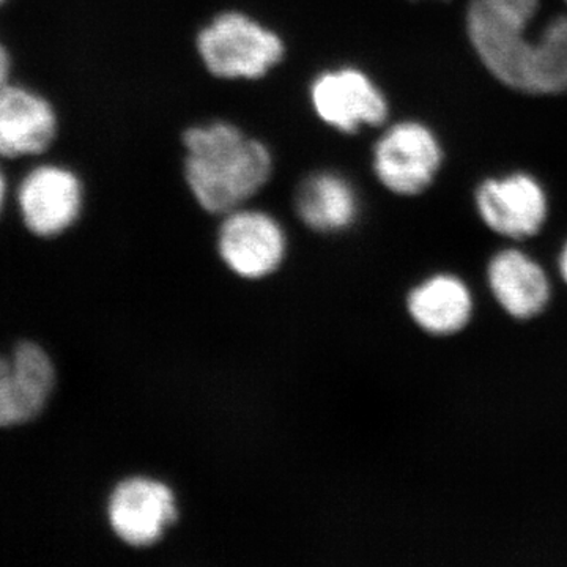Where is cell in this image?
I'll return each mask as SVG.
<instances>
[{
  "mask_svg": "<svg viewBox=\"0 0 567 567\" xmlns=\"http://www.w3.org/2000/svg\"><path fill=\"white\" fill-rule=\"evenodd\" d=\"M539 0H472L468 35L488 71L516 91H567V17L533 33Z\"/></svg>",
  "mask_w": 567,
  "mask_h": 567,
  "instance_id": "1",
  "label": "cell"
},
{
  "mask_svg": "<svg viewBox=\"0 0 567 567\" xmlns=\"http://www.w3.org/2000/svg\"><path fill=\"white\" fill-rule=\"evenodd\" d=\"M183 145L186 183L197 204L215 215L244 207L274 174L267 145L229 122L192 126Z\"/></svg>",
  "mask_w": 567,
  "mask_h": 567,
  "instance_id": "2",
  "label": "cell"
},
{
  "mask_svg": "<svg viewBox=\"0 0 567 567\" xmlns=\"http://www.w3.org/2000/svg\"><path fill=\"white\" fill-rule=\"evenodd\" d=\"M196 44L205 69L227 81L260 80L286 55L281 35L241 11L213 18Z\"/></svg>",
  "mask_w": 567,
  "mask_h": 567,
  "instance_id": "3",
  "label": "cell"
},
{
  "mask_svg": "<svg viewBox=\"0 0 567 567\" xmlns=\"http://www.w3.org/2000/svg\"><path fill=\"white\" fill-rule=\"evenodd\" d=\"M309 102L324 125L346 134L382 125L388 117L385 95L364 71L353 66L317 74L309 85Z\"/></svg>",
  "mask_w": 567,
  "mask_h": 567,
  "instance_id": "4",
  "label": "cell"
},
{
  "mask_svg": "<svg viewBox=\"0 0 567 567\" xmlns=\"http://www.w3.org/2000/svg\"><path fill=\"white\" fill-rule=\"evenodd\" d=\"M442 148L431 130L416 122L391 126L374 148L377 178L401 196L425 192L439 173Z\"/></svg>",
  "mask_w": 567,
  "mask_h": 567,
  "instance_id": "5",
  "label": "cell"
},
{
  "mask_svg": "<svg viewBox=\"0 0 567 567\" xmlns=\"http://www.w3.org/2000/svg\"><path fill=\"white\" fill-rule=\"evenodd\" d=\"M84 186L80 175L61 164H41L24 175L18 188L22 221L39 237H55L80 218Z\"/></svg>",
  "mask_w": 567,
  "mask_h": 567,
  "instance_id": "6",
  "label": "cell"
},
{
  "mask_svg": "<svg viewBox=\"0 0 567 567\" xmlns=\"http://www.w3.org/2000/svg\"><path fill=\"white\" fill-rule=\"evenodd\" d=\"M219 254L244 278H265L281 265L287 241L281 224L259 210L227 213L218 238Z\"/></svg>",
  "mask_w": 567,
  "mask_h": 567,
  "instance_id": "7",
  "label": "cell"
},
{
  "mask_svg": "<svg viewBox=\"0 0 567 567\" xmlns=\"http://www.w3.org/2000/svg\"><path fill=\"white\" fill-rule=\"evenodd\" d=\"M476 207L488 229L513 240L535 237L547 218L546 193L525 174L484 182L476 193Z\"/></svg>",
  "mask_w": 567,
  "mask_h": 567,
  "instance_id": "8",
  "label": "cell"
},
{
  "mask_svg": "<svg viewBox=\"0 0 567 567\" xmlns=\"http://www.w3.org/2000/svg\"><path fill=\"white\" fill-rule=\"evenodd\" d=\"M59 117L50 100L22 85L0 89V158L41 155L54 144Z\"/></svg>",
  "mask_w": 567,
  "mask_h": 567,
  "instance_id": "9",
  "label": "cell"
},
{
  "mask_svg": "<svg viewBox=\"0 0 567 567\" xmlns=\"http://www.w3.org/2000/svg\"><path fill=\"white\" fill-rule=\"evenodd\" d=\"M174 520L173 492L156 481L133 477L115 488L111 496V527L130 546L158 543Z\"/></svg>",
  "mask_w": 567,
  "mask_h": 567,
  "instance_id": "10",
  "label": "cell"
},
{
  "mask_svg": "<svg viewBox=\"0 0 567 567\" xmlns=\"http://www.w3.org/2000/svg\"><path fill=\"white\" fill-rule=\"evenodd\" d=\"M54 380L50 358L31 342L18 346L11 363L0 358V427L39 416Z\"/></svg>",
  "mask_w": 567,
  "mask_h": 567,
  "instance_id": "11",
  "label": "cell"
},
{
  "mask_svg": "<svg viewBox=\"0 0 567 567\" xmlns=\"http://www.w3.org/2000/svg\"><path fill=\"white\" fill-rule=\"evenodd\" d=\"M487 282L496 303L514 319H535L550 303L551 287L546 271L518 249H505L492 257Z\"/></svg>",
  "mask_w": 567,
  "mask_h": 567,
  "instance_id": "12",
  "label": "cell"
},
{
  "mask_svg": "<svg viewBox=\"0 0 567 567\" xmlns=\"http://www.w3.org/2000/svg\"><path fill=\"white\" fill-rule=\"evenodd\" d=\"M473 295L458 276L439 274L413 287L406 311L413 322L431 336L447 338L461 333L473 317Z\"/></svg>",
  "mask_w": 567,
  "mask_h": 567,
  "instance_id": "13",
  "label": "cell"
},
{
  "mask_svg": "<svg viewBox=\"0 0 567 567\" xmlns=\"http://www.w3.org/2000/svg\"><path fill=\"white\" fill-rule=\"evenodd\" d=\"M301 221L317 233H341L360 213V199L352 183L341 174L320 171L306 177L295 197Z\"/></svg>",
  "mask_w": 567,
  "mask_h": 567,
  "instance_id": "14",
  "label": "cell"
},
{
  "mask_svg": "<svg viewBox=\"0 0 567 567\" xmlns=\"http://www.w3.org/2000/svg\"><path fill=\"white\" fill-rule=\"evenodd\" d=\"M11 66H13V62H11L10 52L6 44L0 41V89L10 84Z\"/></svg>",
  "mask_w": 567,
  "mask_h": 567,
  "instance_id": "15",
  "label": "cell"
},
{
  "mask_svg": "<svg viewBox=\"0 0 567 567\" xmlns=\"http://www.w3.org/2000/svg\"><path fill=\"white\" fill-rule=\"evenodd\" d=\"M558 267L563 281L567 284V241L565 248L561 249V254H559Z\"/></svg>",
  "mask_w": 567,
  "mask_h": 567,
  "instance_id": "16",
  "label": "cell"
},
{
  "mask_svg": "<svg viewBox=\"0 0 567 567\" xmlns=\"http://www.w3.org/2000/svg\"><path fill=\"white\" fill-rule=\"evenodd\" d=\"M7 196V181L2 169H0V212H2L3 203H6Z\"/></svg>",
  "mask_w": 567,
  "mask_h": 567,
  "instance_id": "17",
  "label": "cell"
},
{
  "mask_svg": "<svg viewBox=\"0 0 567 567\" xmlns=\"http://www.w3.org/2000/svg\"><path fill=\"white\" fill-rule=\"evenodd\" d=\"M6 2H7V0H0V7H2L3 3H6Z\"/></svg>",
  "mask_w": 567,
  "mask_h": 567,
  "instance_id": "18",
  "label": "cell"
},
{
  "mask_svg": "<svg viewBox=\"0 0 567 567\" xmlns=\"http://www.w3.org/2000/svg\"><path fill=\"white\" fill-rule=\"evenodd\" d=\"M566 3H567V0H566Z\"/></svg>",
  "mask_w": 567,
  "mask_h": 567,
  "instance_id": "19",
  "label": "cell"
}]
</instances>
